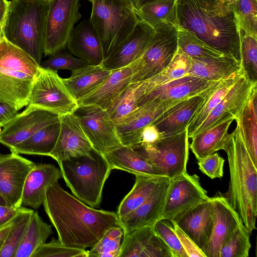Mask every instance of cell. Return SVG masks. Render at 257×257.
Segmentation results:
<instances>
[{
	"label": "cell",
	"mask_w": 257,
	"mask_h": 257,
	"mask_svg": "<svg viewBox=\"0 0 257 257\" xmlns=\"http://www.w3.org/2000/svg\"><path fill=\"white\" fill-rule=\"evenodd\" d=\"M42 205L58 239L69 246L92 247L107 230L121 226L116 213L87 205L58 183L47 188Z\"/></svg>",
	"instance_id": "1"
},
{
	"label": "cell",
	"mask_w": 257,
	"mask_h": 257,
	"mask_svg": "<svg viewBox=\"0 0 257 257\" xmlns=\"http://www.w3.org/2000/svg\"><path fill=\"white\" fill-rule=\"evenodd\" d=\"M177 25L240 62V29L227 0H177Z\"/></svg>",
	"instance_id": "2"
},
{
	"label": "cell",
	"mask_w": 257,
	"mask_h": 257,
	"mask_svg": "<svg viewBox=\"0 0 257 257\" xmlns=\"http://www.w3.org/2000/svg\"><path fill=\"white\" fill-rule=\"evenodd\" d=\"M223 150L227 156L230 181L227 191L220 195L237 212L251 234L256 229L257 167L245 147L238 124L229 134Z\"/></svg>",
	"instance_id": "3"
},
{
	"label": "cell",
	"mask_w": 257,
	"mask_h": 257,
	"mask_svg": "<svg viewBox=\"0 0 257 257\" xmlns=\"http://www.w3.org/2000/svg\"><path fill=\"white\" fill-rule=\"evenodd\" d=\"M50 0L9 2L2 25L4 38L40 65L43 54L46 20Z\"/></svg>",
	"instance_id": "4"
},
{
	"label": "cell",
	"mask_w": 257,
	"mask_h": 257,
	"mask_svg": "<svg viewBox=\"0 0 257 257\" xmlns=\"http://www.w3.org/2000/svg\"><path fill=\"white\" fill-rule=\"evenodd\" d=\"M39 67L31 56L3 36L0 41V102L18 111L27 106Z\"/></svg>",
	"instance_id": "5"
},
{
	"label": "cell",
	"mask_w": 257,
	"mask_h": 257,
	"mask_svg": "<svg viewBox=\"0 0 257 257\" xmlns=\"http://www.w3.org/2000/svg\"><path fill=\"white\" fill-rule=\"evenodd\" d=\"M58 165L75 197L91 207H99L104 183L112 170L104 156L93 150L91 157L72 158Z\"/></svg>",
	"instance_id": "6"
},
{
	"label": "cell",
	"mask_w": 257,
	"mask_h": 257,
	"mask_svg": "<svg viewBox=\"0 0 257 257\" xmlns=\"http://www.w3.org/2000/svg\"><path fill=\"white\" fill-rule=\"evenodd\" d=\"M89 19L100 39L104 60L134 29L139 20L124 0H92Z\"/></svg>",
	"instance_id": "7"
},
{
	"label": "cell",
	"mask_w": 257,
	"mask_h": 257,
	"mask_svg": "<svg viewBox=\"0 0 257 257\" xmlns=\"http://www.w3.org/2000/svg\"><path fill=\"white\" fill-rule=\"evenodd\" d=\"M154 28V34L142 53L128 66L132 71L131 82L145 81L160 73L177 52L176 26L163 24Z\"/></svg>",
	"instance_id": "8"
},
{
	"label": "cell",
	"mask_w": 257,
	"mask_h": 257,
	"mask_svg": "<svg viewBox=\"0 0 257 257\" xmlns=\"http://www.w3.org/2000/svg\"><path fill=\"white\" fill-rule=\"evenodd\" d=\"M189 139L187 129L179 134L163 137L149 147L138 146L133 149L163 176L172 179L187 172Z\"/></svg>",
	"instance_id": "9"
},
{
	"label": "cell",
	"mask_w": 257,
	"mask_h": 257,
	"mask_svg": "<svg viewBox=\"0 0 257 257\" xmlns=\"http://www.w3.org/2000/svg\"><path fill=\"white\" fill-rule=\"evenodd\" d=\"M28 105L53 112L60 116L74 113L79 105L57 71L41 67L33 84Z\"/></svg>",
	"instance_id": "10"
},
{
	"label": "cell",
	"mask_w": 257,
	"mask_h": 257,
	"mask_svg": "<svg viewBox=\"0 0 257 257\" xmlns=\"http://www.w3.org/2000/svg\"><path fill=\"white\" fill-rule=\"evenodd\" d=\"M79 0H50L46 16L43 53L50 56L67 47L74 26L81 18Z\"/></svg>",
	"instance_id": "11"
},
{
	"label": "cell",
	"mask_w": 257,
	"mask_h": 257,
	"mask_svg": "<svg viewBox=\"0 0 257 257\" xmlns=\"http://www.w3.org/2000/svg\"><path fill=\"white\" fill-rule=\"evenodd\" d=\"M93 149L104 155L122 146L116 125L106 110L93 105L79 106L74 112Z\"/></svg>",
	"instance_id": "12"
},
{
	"label": "cell",
	"mask_w": 257,
	"mask_h": 257,
	"mask_svg": "<svg viewBox=\"0 0 257 257\" xmlns=\"http://www.w3.org/2000/svg\"><path fill=\"white\" fill-rule=\"evenodd\" d=\"M196 174L184 172L170 179L163 210V218L172 220L176 215L209 199Z\"/></svg>",
	"instance_id": "13"
},
{
	"label": "cell",
	"mask_w": 257,
	"mask_h": 257,
	"mask_svg": "<svg viewBox=\"0 0 257 257\" xmlns=\"http://www.w3.org/2000/svg\"><path fill=\"white\" fill-rule=\"evenodd\" d=\"M60 119V116L53 112L28 105L4 126L0 143L10 149L42 128Z\"/></svg>",
	"instance_id": "14"
},
{
	"label": "cell",
	"mask_w": 257,
	"mask_h": 257,
	"mask_svg": "<svg viewBox=\"0 0 257 257\" xmlns=\"http://www.w3.org/2000/svg\"><path fill=\"white\" fill-rule=\"evenodd\" d=\"M36 164L20 154L0 153V194L8 206H22V196L26 178Z\"/></svg>",
	"instance_id": "15"
},
{
	"label": "cell",
	"mask_w": 257,
	"mask_h": 257,
	"mask_svg": "<svg viewBox=\"0 0 257 257\" xmlns=\"http://www.w3.org/2000/svg\"><path fill=\"white\" fill-rule=\"evenodd\" d=\"M61 124L55 146L49 157L58 164L65 160L92 156V146L85 134L78 117L74 113L60 116Z\"/></svg>",
	"instance_id": "16"
},
{
	"label": "cell",
	"mask_w": 257,
	"mask_h": 257,
	"mask_svg": "<svg viewBox=\"0 0 257 257\" xmlns=\"http://www.w3.org/2000/svg\"><path fill=\"white\" fill-rule=\"evenodd\" d=\"M181 101H152L139 106L123 120L115 124L122 145L132 148L140 146L143 130L154 123L163 112Z\"/></svg>",
	"instance_id": "17"
},
{
	"label": "cell",
	"mask_w": 257,
	"mask_h": 257,
	"mask_svg": "<svg viewBox=\"0 0 257 257\" xmlns=\"http://www.w3.org/2000/svg\"><path fill=\"white\" fill-rule=\"evenodd\" d=\"M255 86L257 82L250 81L242 75L198 127L193 136L223 120L229 118L235 120Z\"/></svg>",
	"instance_id": "18"
},
{
	"label": "cell",
	"mask_w": 257,
	"mask_h": 257,
	"mask_svg": "<svg viewBox=\"0 0 257 257\" xmlns=\"http://www.w3.org/2000/svg\"><path fill=\"white\" fill-rule=\"evenodd\" d=\"M202 251L208 242L213 226L211 197L176 215L172 220Z\"/></svg>",
	"instance_id": "19"
},
{
	"label": "cell",
	"mask_w": 257,
	"mask_h": 257,
	"mask_svg": "<svg viewBox=\"0 0 257 257\" xmlns=\"http://www.w3.org/2000/svg\"><path fill=\"white\" fill-rule=\"evenodd\" d=\"M213 226L210 238L202 250L206 257H219L221 246L242 223L237 212L222 195L211 197Z\"/></svg>",
	"instance_id": "20"
},
{
	"label": "cell",
	"mask_w": 257,
	"mask_h": 257,
	"mask_svg": "<svg viewBox=\"0 0 257 257\" xmlns=\"http://www.w3.org/2000/svg\"><path fill=\"white\" fill-rule=\"evenodd\" d=\"M134 256L174 257L153 225L140 227L124 233L119 257Z\"/></svg>",
	"instance_id": "21"
},
{
	"label": "cell",
	"mask_w": 257,
	"mask_h": 257,
	"mask_svg": "<svg viewBox=\"0 0 257 257\" xmlns=\"http://www.w3.org/2000/svg\"><path fill=\"white\" fill-rule=\"evenodd\" d=\"M220 80L210 81L187 75L144 94L138 103V106L152 101L183 100L202 92Z\"/></svg>",
	"instance_id": "22"
},
{
	"label": "cell",
	"mask_w": 257,
	"mask_h": 257,
	"mask_svg": "<svg viewBox=\"0 0 257 257\" xmlns=\"http://www.w3.org/2000/svg\"><path fill=\"white\" fill-rule=\"evenodd\" d=\"M154 33V28L139 20L134 29L102 64L109 70L128 66L142 53Z\"/></svg>",
	"instance_id": "23"
},
{
	"label": "cell",
	"mask_w": 257,
	"mask_h": 257,
	"mask_svg": "<svg viewBox=\"0 0 257 257\" xmlns=\"http://www.w3.org/2000/svg\"><path fill=\"white\" fill-rule=\"evenodd\" d=\"M212 87L177 103L153 123L163 137L174 135L187 129L192 117Z\"/></svg>",
	"instance_id": "24"
},
{
	"label": "cell",
	"mask_w": 257,
	"mask_h": 257,
	"mask_svg": "<svg viewBox=\"0 0 257 257\" xmlns=\"http://www.w3.org/2000/svg\"><path fill=\"white\" fill-rule=\"evenodd\" d=\"M62 178L60 169L52 164H37L29 173L23 188L22 205L38 209L44 201L47 188Z\"/></svg>",
	"instance_id": "25"
},
{
	"label": "cell",
	"mask_w": 257,
	"mask_h": 257,
	"mask_svg": "<svg viewBox=\"0 0 257 257\" xmlns=\"http://www.w3.org/2000/svg\"><path fill=\"white\" fill-rule=\"evenodd\" d=\"M170 179L166 177L153 194L133 211L119 218L124 233L136 228L154 225L163 218V210Z\"/></svg>",
	"instance_id": "26"
},
{
	"label": "cell",
	"mask_w": 257,
	"mask_h": 257,
	"mask_svg": "<svg viewBox=\"0 0 257 257\" xmlns=\"http://www.w3.org/2000/svg\"><path fill=\"white\" fill-rule=\"evenodd\" d=\"M67 47L75 57L89 65L101 64L104 60L100 39L89 19L81 21L74 28Z\"/></svg>",
	"instance_id": "27"
},
{
	"label": "cell",
	"mask_w": 257,
	"mask_h": 257,
	"mask_svg": "<svg viewBox=\"0 0 257 257\" xmlns=\"http://www.w3.org/2000/svg\"><path fill=\"white\" fill-rule=\"evenodd\" d=\"M128 66L112 70L110 75L94 91L79 100V106L93 105L106 110L131 83Z\"/></svg>",
	"instance_id": "28"
},
{
	"label": "cell",
	"mask_w": 257,
	"mask_h": 257,
	"mask_svg": "<svg viewBox=\"0 0 257 257\" xmlns=\"http://www.w3.org/2000/svg\"><path fill=\"white\" fill-rule=\"evenodd\" d=\"M111 71L102 64L88 65L72 71L69 77L63 79L70 93L78 101L97 88Z\"/></svg>",
	"instance_id": "29"
},
{
	"label": "cell",
	"mask_w": 257,
	"mask_h": 257,
	"mask_svg": "<svg viewBox=\"0 0 257 257\" xmlns=\"http://www.w3.org/2000/svg\"><path fill=\"white\" fill-rule=\"evenodd\" d=\"M103 156L112 170H123L135 175L165 177L130 147L122 145Z\"/></svg>",
	"instance_id": "30"
},
{
	"label": "cell",
	"mask_w": 257,
	"mask_h": 257,
	"mask_svg": "<svg viewBox=\"0 0 257 257\" xmlns=\"http://www.w3.org/2000/svg\"><path fill=\"white\" fill-rule=\"evenodd\" d=\"M233 120H223L191 138L189 148L197 161L223 149L230 134L228 128Z\"/></svg>",
	"instance_id": "31"
},
{
	"label": "cell",
	"mask_w": 257,
	"mask_h": 257,
	"mask_svg": "<svg viewBox=\"0 0 257 257\" xmlns=\"http://www.w3.org/2000/svg\"><path fill=\"white\" fill-rule=\"evenodd\" d=\"M240 70V62L226 55L211 59L197 60L191 58L187 75L208 81H217Z\"/></svg>",
	"instance_id": "32"
},
{
	"label": "cell",
	"mask_w": 257,
	"mask_h": 257,
	"mask_svg": "<svg viewBox=\"0 0 257 257\" xmlns=\"http://www.w3.org/2000/svg\"><path fill=\"white\" fill-rule=\"evenodd\" d=\"M240 69L213 86L192 117L187 130L189 138L219 103L233 84L243 75Z\"/></svg>",
	"instance_id": "33"
},
{
	"label": "cell",
	"mask_w": 257,
	"mask_h": 257,
	"mask_svg": "<svg viewBox=\"0 0 257 257\" xmlns=\"http://www.w3.org/2000/svg\"><path fill=\"white\" fill-rule=\"evenodd\" d=\"M60 124V119L42 128L10 149L11 152L18 154L49 156L56 143Z\"/></svg>",
	"instance_id": "34"
},
{
	"label": "cell",
	"mask_w": 257,
	"mask_h": 257,
	"mask_svg": "<svg viewBox=\"0 0 257 257\" xmlns=\"http://www.w3.org/2000/svg\"><path fill=\"white\" fill-rule=\"evenodd\" d=\"M243 141L254 165L257 167V89L251 93L237 118Z\"/></svg>",
	"instance_id": "35"
},
{
	"label": "cell",
	"mask_w": 257,
	"mask_h": 257,
	"mask_svg": "<svg viewBox=\"0 0 257 257\" xmlns=\"http://www.w3.org/2000/svg\"><path fill=\"white\" fill-rule=\"evenodd\" d=\"M135 183L131 190L119 204L116 211L121 218L144 203L156 191L166 177L135 175Z\"/></svg>",
	"instance_id": "36"
},
{
	"label": "cell",
	"mask_w": 257,
	"mask_h": 257,
	"mask_svg": "<svg viewBox=\"0 0 257 257\" xmlns=\"http://www.w3.org/2000/svg\"><path fill=\"white\" fill-rule=\"evenodd\" d=\"M177 0H153L142 6L136 13L139 20L153 28L163 24L177 25Z\"/></svg>",
	"instance_id": "37"
},
{
	"label": "cell",
	"mask_w": 257,
	"mask_h": 257,
	"mask_svg": "<svg viewBox=\"0 0 257 257\" xmlns=\"http://www.w3.org/2000/svg\"><path fill=\"white\" fill-rule=\"evenodd\" d=\"M52 233V226L44 222L37 211H34L15 257H31Z\"/></svg>",
	"instance_id": "38"
},
{
	"label": "cell",
	"mask_w": 257,
	"mask_h": 257,
	"mask_svg": "<svg viewBox=\"0 0 257 257\" xmlns=\"http://www.w3.org/2000/svg\"><path fill=\"white\" fill-rule=\"evenodd\" d=\"M145 81L131 82L106 110L116 124L137 109L144 94Z\"/></svg>",
	"instance_id": "39"
},
{
	"label": "cell",
	"mask_w": 257,
	"mask_h": 257,
	"mask_svg": "<svg viewBox=\"0 0 257 257\" xmlns=\"http://www.w3.org/2000/svg\"><path fill=\"white\" fill-rule=\"evenodd\" d=\"M175 26L177 31L178 48L190 58L211 59L225 55L211 47L191 31L177 25Z\"/></svg>",
	"instance_id": "40"
},
{
	"label": "cell",
	"mask_w": 257,
	"mask_h": 257,
	"mask_svg": "<svg viewBox=\"0 0 257 257\" xmlns=\"http://www.w3.org/2000/svg\"><path fill=\"white\" fill-rule=\"evenodd\" d=\"M190 61L191 58L178 48L172 60L164 70L144 81V94L172 80L187 75Z\"/></svg>",
	"instance_id": "41"
},
{
	"label": "cell",
	"mask_w": 257,
	"mask_h": 257,
	"mask_svg": "<svg viewBox=\"0 0 257 257\" xmlns=\"http://www.w3.org/2000/svg\"><path fill=\"white\" fill-rule=\"evenodd\" d=\"M34 211L28 209L19 214L13 220L3 247L0 251V257H15Z\"/></svg>",
	"instance_id": "42"
},
{
	"label": "cell",
	"mask_w": 257,
	"mask_h": 257,
	"mask_svg": "<svg viewBox=\"0 0 257 257\" xmlns=\"http://www.w3.org/2000/svg\"><path fill=\"white\" fill-rule=\"evenodd\" d=\"M124 230L121 226L107 230L99 240L87 250L88 257H119Z\"/></svg>",
	"instance_id": "43"
},
{
	"label": "cell",
	"mask_w": 257,
	"mask_h": 257,
	"mask_svg": "<svg viewBox=\"0 0 257 257\" xmlns=\"http://www.w3.org/2000/svg\"><path fill=\"white\" fill-rule=\"evenodd\" d=\"M240 69L250 81L257 82V38L240 29Z\"/></svg>",
	"instance_id": "44"
},
{
	"label": "cell",
	"mask_w": 257,
	"mask_h": 257,
	"mask_svg": "<svg viewBox=\"0 0 257 257\" xmlns=\"http://www.w3.org/2000/svg\"><path fill=\"white\" fill-rule=\"evenodd\" d=\"M231 4L240 28L257 38V0H234Z\"/></svg>",
	"instance_id": "45"
},
{
	"label": "cell",
	"mask_w": 257,
	"mask_h": 257,
	"mask_svg": "<svg viewBox=\"0 0 257 257\" xmlns=\"http://www.w3.org/2000/svg\"><path fill=\"white\" fill-rule=\"evenodd\" d=\"M250 233L240 224L221 246L219 257H248L251 247Z\"/></svg>",
	"instance_id": "46"
},
{
	"label": "cell",
	"mask_w": 257,
	"mask_h": 257,
	"mask_svg": "<svg viewBox=\"0 0 257 257\" xmlns=\"http://www.w3.org/2000/svg\"><path fill=\"white\" fill-rule=\"evenodd\" d=\"M31 257H88L87 250L66 245L58 239L52 238L41 245Z\"/></svg>",
	"instance_id": "47"
},
{
	"label": "cell",
	"mask_w": 257,
	"mask_h": 257,
	"mask_svg": "<svg viewBox=\"0 0 257 257\" xmlns=\"http://www.w3.org/2000/svg\"><path fill=\"white\" fill-rule=\"evenodd\" d=\"M157 234L171 249L174 257H188L176 235L170 220L162 218L153 225Z\"/></svg>",
	"instance_id": "48"
},
{
	"label": "cell",
	"mask_w": 257,
	"mask_h": 257,
	"mask_svg": "<svg viewBox=\"0 0 257 257\" xmlns=\"http://www.w3.org/2000/svg\"><path fill=\"white\" fill-rule=\"evenodd\" d=\"M61 51L50 55V57L41 63L40 66L43 68L56 71L66 69L72 71L89 65L86 61L74 57L72 54Z\"/></svg>",
	"instance_id": "49"
},
{
	"label": "cell",
	"mask_w": 257,
	"mask_h": 257,
	"mask_svg": "<svg viewBox=\"0 0 257 257\" xmlns=\"http://www.w3.org/2000/svg\"><path fill=\"white\" fill-rule=\"evenodd\" d=\"M225 160L218 153H213L198 160L199 169L211 179L221 178L223 175Z\"/></svg>",
	"instance_id": "50"
},
{
	"label": "cell",
	"mask_w": 257,
	"mask_h": 257,
	"mask_svg": "<svg viewBox=\"0 0 257 257\" xmlns=\"http://www.w3.org/2000/svg\"><path fill=\"white\" fill-rule=\"evenodd\" d=\"M174 230L188 257H206L193 241L172 220Z\"/></svg>",
	"instance_id": "51"
},
{
	"label": "cell",
	"mask_w": 257,
	"mask_h": 257,
	"mask_svg": "<svg viewBox=\"0 0 257 257\" xmlns=\"http://www.w3.org/2000/svg\"><path fill=\"white\" fill-rule=\"evenodd\" d=\"M163 136L154 124L146 126L141 134V144L139 146L144 148L151 146Z\"/></svg>",
	"instance_id": "52"
},
{
	"label": "cell",
	"mask_w": 257,
	"mask_h": 257,
	"mask_svg": "<svg viewBox=\"0 0 257 257\" xmlns=\"http://www.w3.org/2000/svg\"><path fill=\"white\" fill-rule=\"evenodd\" d=\"M28 209L23 206L14 208L8 205H0V228L12 222L17 216Z\"/></svg>",
	"instance_id": "53"
},
{
	"label": "cell",
	"mask_w": 257,
	"mask_h": 257,
	"mask_svg": "<svg viewBox=\"0 0 257 257\" xmlns=\"http://www.w3.org/2000/svg\"><path fill=\"white\" fill-rule=\"evenodd\" d=\"M18 114V110L11 105L0 102V126H4Z\"/></svg>",
	"instance_id": "54"
},
{
	"label": "cell",
	"mask_w": 257,
	"mask_h": 257,
	"mask_svg": "<svg viewBox=\"0 0 257 257\" xmlns=\"http://www.w3.org/2000/svg\"><path fill=\"white\" fill-rule=\"evenodd\" d=\"M12 221L0 228V251L3 247Z\"/></svg>",
	"instance_id": "55"
},
{
	"label": "cell",
	"mask_w": 257,
	"mask_h": 257,
	"mask_svg": "<svg viewBox=\"0 0 257 257\" xmlns=\"http://www.w3.org/2000/svg\"><path fill=\"white\" fill-rule=\"evenodd\" d=\"M9 1L7 0H0V26H2L7 11L8 10Z\"/></svg>",
	"instance_id": "56"
},
{
	"label": "cell",
	"mask_w": 257,
	"mask_h": 257,
	"mask_svg": "<svg viewBox=\"0 0 257 257\" xmlns=\"http://www.w3.org/2000/svg\"><path fill=\"white\" fill-rule=\"evenodd\" d=\"M153 0H134V8L136 11L140 9L142 6Z\"/></svg>",
	"instance_id": "57"
},
{
	"label": "cell",
	"mask_w": 257,
	"mask_h": 257,
	"mask_svg": "<svg viewBox=\"0 0 257 257\" xmlns=\"http://www.w3.org/2000/svg\"><path fill=\"white\" fill-rule=\"evenodd\" d=\"M0 205H7L6 201L0 194Z\"/></svg>",
	"instance_id": "58"
},
{
	"label": "cell",
	"mask_w": 257,
	"mask_h": 257,
	"mask_svg": "<svg viewBox=\"0 0 257 257\" xmlns=\"http://www.w3.org/2000/svg\"><path fill=\"white\" fill-rule=\"evenodd\" d=\"M126 2H127L130 5L134 8V0H124Z\"/></svg>",
	"instance_id": "59"
},
{
	"label": "cell",
	"mask_w": 257,
	"mask_h": 257,
	"mask_svg": "<svg viewBox=\"0 0 257 257\" xmlns=\"http://www.w3.org/2000/svg\"><path fill=\"white\" fill-rule=\"evenodd\" d=\"M3 31H2V27L0 26V41L1 40L2 37H3Z\"/></svg>",
	"instance_id": "60"
},
{
	"label": "cell",
	"mask_w": 257,
	"mask_h": 257,
	"mask_svg": "<svg viewBox=\"0 0 257 257\" xmlns=\"http://www.w3.org/2000/svg\"><path fill=\"white\" fill-rule=\"evenodd\" d=\"M1 132H2V129H1V126H0V134H1Z\"/></svg>",
	"instance_id": "61"
},
{
	"label": "cell",
	"mask_w": 257,
	"mask_h": 257,
	"mask_svg": "<svg viewBox=\"0 0 257 257\" xmlns=\"http://www.w3.org/2000/svg\"><path fill=\"white\" fill-rule=\"evenodd\" d=\"M87 1H89V2L91 3L92 0H87Z\"/></svg>",
	"instance_id": "62"
}]
</instances>
